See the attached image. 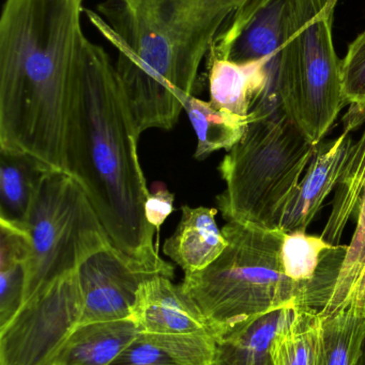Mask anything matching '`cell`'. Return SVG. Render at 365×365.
<instances>
[{
	"label": "cell",
	"mask_w": 365,
	"mask_h": 365,
	"mask_svg": "<svg viewBox=\"0 0 365 365\" xmlns=\"http://www.w3.org/2000/svg\"><path fill=\"white\" fill-rule=\"evenodd\" d=\"M171 280L156 277L139 287L130 315L139 334L164 338L214 336L192 298Z\"/></svg>",
	"instance_id": "cell-11"
},
{
	"label": "cell",
	"mask_w": 365,
	"mask_h": 365,
	"mask_svg": "<svg viewBox=\"0 0 365 365\" xmlns=\"http://www.w3.org/2000/svg\"><path fill=\"white\" fill-rule=\"evenodd\" d=\"M177 229L165 240L163 252L182 268L184 274L205 269L227 247L216 223L218 210L205 206H182Z\"/></svg>",
	"instance_id": "cell-14"
},
{
	"label": "cell",
	"mask_w": 365,
	"mask_h": 365,
	"mask_svg": "<svg viewBox=\"0 0 365 365\" xmlns=\"http://www.w3.org/2000/svg\"><path fill=\"white\" fill-rule=\"evenodd\" d=\"M227 247L205 269L184 274L181 287L207 321L216 340L242 322L298 304L302 289L283 272L284 232L229 221Z\"/></svg>",
	"instance_id": "cell-5"
},
{
	"label": "cell",
	"mask_w": 365,
	"mask_h": 365,
	"mask_svg": "<svg viewBox=\"0 0 365 365\" xmlns=\"http://www.w3.org/2000/svg\"><path fill=\"white\" fill-rule=\"evenodd\" d=\"M83 309L76 272L51 283L0 328V365H55Z\"/></svg>",
	"instance_id": "cell-8"
},
{
	"label": "cell",
	"mask_w": 365,
	"mask_h": 365,
	"mask_svg": "<svg viewBox=\"0 0 365 365\" xmlns=\"http://www.w3.org/2000/svg\"><path fill=\"white\" fill-rule=\"evenodd\" d=\"M267 60L236 62L207 57L210 101L216 108L248 118L268 85Z\"/></svg>",
	"instance_id": "cell-15"
},
{
	"label": "cell",
	"mask_w": 365,
	"mask_h": 365,
	"mask_svg": "<svg viewBox=\"0 0 365 365\" xmlns=\"http://www.w3.org/2000/svg\"><path fill=\"white\" fill-rule=\"evenodd\" d=\"M355 365H365V339L364 345H362L361 351H360L359 357H358L357 361Z\"/></svg>",
	"instance_id": "cell-25"
},
{
	"label": "cell",
	"mask_w": 365,
	"mask_h": 365,
	"mask_svg": "<svg viewBox=\"0 0 365 365\" xmlns=\"http://www.w3.org/2000/svg\"><path fill=\"white\" fill-rule=\"evenodd\" d=\"M111 365H189L174 349L139 334L134 341L111 362Z\"/></svg>",
	"instance_id": "cell-22"
},
{
	"label": "cell",
	"mask_w": 365,
	"mask_h": 365,
	"mask_svg": "<svg viewBox=\"0 0 365 365\" xmlns=\"http://www.w3.org/2000/svg\"><path fill=\"white\" fill-rule=\"evenodd\" d=\"M314 149L278 96H259L244 135L219 166L226 187L216 204L227 222L280 229Z\"/></svg>",
	"instance_id": "cell-4"
},
{
	"label": "cell",
	"mask_w": 365,
	"mask_h": 365,
	"mask_svg": "<svg viewBox=\"0 0 365 365\" xmlns=\"http://www.w3.org/2000/svg\"><path fill=\"white\" fill-rule=\"evenodd\" d=\"M76 274L83 297V325L130 319L139 287L156 277L173 279L174 266L159 252L131 255L109 242L86 259Z\"/></svg>",
	"instance_id": "cell-9"
},
{
	"label": "cell",
	"mask_w": 365,
	"mask_h": 365,
	"mask_svg": "<svg viewBox=\"0 0 365 365\" xmlns=\"http://www.w3.org/2000/svg\"><path fill=\"white\" fill-rule=\"evenodd\" d=\"M139 334L131 319L83 324L71 334L55 365H111Z\"/></svg>",
	"instance_id": "cell-17"
},
{
	"label": "cell",
	"mask_w": 365,
	"mask_h": 365,
	"mask_svg": "<svg viewBox=\"0 0 365 365\" xmlns=\"http://www.w3.org/2000/svg\"><path fill=\"white\" fill-rule=\"evenodd\" d=\"M197 137L194 158L205 160L214 152L231 150L241 138L249 117L216 108L210 102L191 96L184 106Z\"/></svg>",
	"instance_id": "cell-19"
},
{
	"label": "cell",
	"mask_w": 365,
	"mask_h": 365,
	"mask_svg": "<svg viewBox=\"0 0 365 365\" xmlns=\"http://www.w3.org/2000/svg\"><path fill=\"white\" fill-rule=\"evenodd\" d=\"M354 143L351 133L344 130L334 140H323L315 145L310 164L281 220L279 227L284 233L306 232L328 195L336 190Z\"/></svg>",
	"instance_id": "cell-12"
},
{
	"label": "cell",
	"mask_w": 365,
	"mask_h": 365,
	"mask_svg": "<svg viewBox=\"0 0 365 365\" xmlns=\"http://www.w3.org/2000/svg\"><path fill=\"white\" fill-rule=\"evenodd\" d=\"M319 334L316 311L299 306L295 319L274 341V365H317Z\"/></svg>",
	"instance_id": "cell-20"
},
{
	"label": "cell",
	"mask_w": 365,
	"mask_h": 365,
	"mask_svg": "<svg viewBox=\"0 0 365 365\" xmlns=\"http://www.w3.org/2000/svg\"><path fill=\"white\" fill-rule=\"evenodd\" d=\"M317 314V365H355L365 339V300L326 304Z\"/></svg>",
	"instance_id": "cell-16"
},
{
	"label": "cell",
	"mask_w": 365,
	"mask_h": 365,
	"mask_svg": "<svg viewBox=\"0 0 365 365\" xmlns=\"http://www.w3.org/2000/svg\"><path fill=\"white\" fill-rule=\"evenodd\" d=\"M137 134L115 62L87 40L66 110V173L89 199L114 245L131 255L158 252L145 216L149 195Z\"/></svg>",
	"instance_id": "cell-3"
},
{
	"label": "cell",
	"mask_w": 365,
	"mask_h": 365,
	"mask_svg": "<svg viewBox=\"0 0 365 365\" xmlns=\"http://www.w3.org/2000/svg\"><path fill=\"white\" fill-rule=\"evenodd\" d=\"M175 195L164 184H156L145 202V216L148 223L156 229V234L169 215L174 212Z\"/></svg>",
	"instance_id": "cell-24"
},
{
	"label": "cell",
	"mask_w": 365,
	"mask_h": 365,
	"mask_svg": "<svg viewBox=\"0 0 365 365\" xmlns=\"http://www.w3.org/2000/svg\"><path fill=\"white\" fill-rule=\"evenodd\" d=\"M25 225L31 253L25 266L23 304L113 242L79 182L58 171L45 175Z\"/></svg>",
	"instance_id": "cell-7"
},
{
	"label": "cell",
	"mask_w": 365,
	"mask_h": 365,
	"mask_svg": "<svg viewBox=\"0 0 365 365\" xmlns=\"http://www.w3.org/2000/svg\"><path fill=\"white\" fill-rule=\"evenodd\" d=\"M49 171L27 154L0 150V219L25 223Z\"/></svg>",
	"instance_id": "cell-18"
},
{
	"label": "cell",
	"mask_w": 365,
	"mask_h": 365,
	"mask_svg": "<svg viewBox=\"0 0 365 365\" xmlns=\"http://www.w3.org/2000/svg\"><path fill=\"white\" fill-rule=\"evenodd\" d=\"M84 0H6L0 19V150L66 173V110L88 38Z\"/></svg>",
	"instance_id": "cell-2"
},
{
	"label": "cell",
	"mask_w": 365,
	"mask_h": 365,
	"mask_svg": "<svg viewBox=\"0 0 365 365\" xmlns=\"http://www.w3.org/2000/svg\"><path fill=\"white\" fill-rule=\"evenodd\" d=\"M298 304L255 315L216 340L214 365H274L272 347L297 314Z\"/></svg>",
	"instance_id": "cell-13"
},
{
	"label": "cell",
	"mask_w": 365,
	"mask_h": 365,
	"mask_svg": "<svg viewBox=\"0 0 365 365\" xmlns=\"http://www.w3.org/2000/svg\"><path fill=\"white\" fill-rule=\"evenodd\" d=\"M25 266L23 262L0 263V328L6 325L23 306Z\"/></svg>",
	"instance_id": "cell-23"
},
{
	"label": "cell",
	"mask_w": 365,
	"mask_h": 365,
	"mask_svg": "<svg viewBox=\"0 0 365 365\" xmlns=\"http://www.w3.org/2000/svg\"><path fill=\"white\" fill-rule=\"evenodd\" d=\"M342 86L349 113L345 123L346 132L365 122V30L347 48L342 59Z\"/></svg>",
	"instance_id": "cell-21"
},
{
	"label": "cell",
	"mask_w": 365,
	"mask_h": 365,
	"mask_svg": "<svg viewBox=\"0 0 365 365\" xmlns=\"http://www.w3.org/2000/svg\"><path fill=\"white\" fill-rule=\"evenodd\" d=\"M339 0H291L286 58L278 83L285 115L312 145L324 140L343 107L342 60L332 38Z\"/></svg>",
	"instance_id": "cell-6"
},
{
	"label": "cell",
	"mask_w": 365,
	"mask_h": 365,
	"mask_svg": "<svg viewBox=\"0 0 365 365\" xmlns=\"http://www.w3.org/2000/svg\"><path fill=\"white\" fill-rule=\"evenodd\" d=\"M249 0H104L86 10L116 49V71L137 134L177 124L201 62Z\"/></svg>",
	"instance_id": "cell-1"
},
{
	"label": "cell",
	"mask_w": 365,
	"mask_h": 365,
	"mask_svg": "<svg viewBox=\"0 0 365 365\" xmlns=\"http://www.w3.org/2000/svg\"><path fill=\"white\" fill-rule=\"evenodd\" d=\"M351 221L355 223L353 237L325 304L365 298V126L354 143L344 173L334 190L331 212L321 237L330 244L340 245Z\"/></svg>",
	"instance_id": "cell-10"
}]
</instances>
